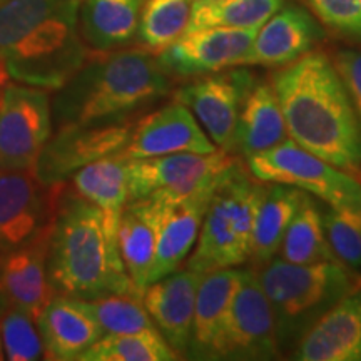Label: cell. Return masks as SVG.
Masks as SVG:
<instances>
[{"mask_svg":"<svg viewBox=\"0 0 361 361\" xmlns=\"http://www.w3.org/2000/svg\"><path fill=\"white\" fill-rule=\"evenodd\" d=\"M271 84L293 142L346 173L360 171L361 126L331 57L311 51Z\"/></svg>","mask_w":361,"mask_h":361,"instance_id":"1","label":"cell"},{"mask_svg":"<svg viewBox=\"0 0 361 361\" xmlns=\"http://www.w3.org/2000/svg\"><path fill=\"white\" fill-rule=\"evenodd\" d=\"M80 0L0 4V78L56 92L90 57L79 30Z\"/></svg>","mask_w":361,"mask_h":361,"instance_id":"2","label":"cell"},{"mask_svg":"<svg viewBox=\"0 0 361 361\" xmlns=\"http://www.w3.org/2000/svg\"><path fill=\"white\" fill-rule=\"evenodd\" d=\"M171 87L173 78L154 54L141 47L94 52L51 99L54 126L133 121L168 96Z\"/></svg>","mask_w":361,"mask_h":361,"instance_id":"3","label":"cell"},{"mask_svg":"<svg viewBox=\"0 0 361 361\" xmlns=\"http://www.w3.org/2000/svg\"><path fill=\"white\" fill-rule=\"evenodd\" d=\"M47 274L57 295L75 300L142 295L126 273L117 236L107 229L102 211L66 184L52 221Z\"/></svg>","mask_w":361,"mask_h":361,"instance_id":"4","label":"cell"},{"mask_svg":"<svg viewBox=\"0 0 361 361\" xmlns=\"http://www.w3.org/2000/svg\"><path fill=\"white\" fill-rule=\"evenodd\" d=\"M256 274L273 310L279 348L300 341L331 306L355 291L336 261L295 264L274 256Z\"/></svg>","mask_w":361,"mask_h":361,"instance_id":"5","label":"cell"},{"mask_svg":"<svg viewBox=\"0 0 361 361\" xmlns=\"http://www.w3.org/2000/svg\"><path fill=\"white\" fill-rule=\"evenodd\" d=\"M264 184L238 161L216 186L186 268L206 274L251 258L252 228Z\"/></svg>","mask_w":361,"mask_h":361,"instance_id":"6","label":"cell"},{"mask_svg":"<svg viewBox=\"0 0 361 361\" xmlns=\"http://www.w3.org/2000/svg\"><path fill=\"white\" fill-rule=\"evenodd\" d=\"M247 171L261 183L301 189L336 209L361 211V183L350 173L305 151L291 139L247 157Z\"/></svg>","mask_w":361,"mask_h":361,"instance_id":"7","label":"cell"},{"mask_svg":"<svg viewBox=\"0 0 361 361\" xmlns=\"http://www.w3.org/2000/svg\"><path fill=\"white\" fill-rule=\"evenodd\" d=\"M239 159L231 152H179L129 159V201L142 197L183 200L214 188Z\"/></svg>","mask_w":361,"mask_h":361,"instance_id":"8","label":"cell"},{"mask_svg":"<svg viewBox=\"0 0 361 361\" xmlns=\"http://www.w3.org/2000/svg\"><path fill=\"white\" fill-rule=\"evenodd\" d=\"M49 90L6 82L0 90V171H34L52 135Z\"/></svg>","mask_w":361,"mask_h":361,"instance_id":"9","label":"cell"},{"mask_svg":"<svg viewBox=\"0 0 361 361\" xmlns=\"http://www.w3.org/2000/svg\"><path fill=\"white\" fill-rule=\"evenodd\" d=\"M279 353L274 314L256 269H243L211 360H274Z\"/></svg>","mask_w":361,"mask_h":361,"instance_id":"10","label":"cell"},{"mask_svg":"<svg viewBox=\"0 0 361 361\" xmlns=\"http://www.w3.org/2000/svg\"><path fill=\"white\" fill-rule=\"evenodd\" d=\"M64 184L47 186L34 171H0V261L52 224Z\"/></svg>","mask_w":361,"mask_h":361,"instance_id":"11","label":"cell"},{"mask_svg":"<svg viewBox=\"0 0 361 361\" xmlns=\"http://www.w3.org/2000/svg\"><path fill=\"white\" fill-rule=\"evenodd\" d=\"M135 121L56 128L35 162V178L54 186L66 183L75 171L90 162L119 154L128 146Z\"/></svg>","mask_w":361,"mask_h":361,"instance_id":"12","label":"cell"},{"mask_svg":"<svg viewBox=\"0 0 361 361\" xmlns=\"http://www.w3.org/2000/svg\"><path fill=\"white\" fill-rule=\"evenodd\" d=\"M256 79L251 71L228 67L183 85L174 99L192 112L216 147L231 152L239 111Z\"/></svg>","mask_w":361,"mask_h":361,"instance_id":"13","label":"cell"},{"mask_svg":"<svg viewBox=\"0 0 361 361\" xmlns=\"http://www.w3.org/2000/svg\"><path fill=\"white\" fill-rule=\"evenodd\" d=\"M258 29L206 27L186 30L156 59L171 78H201L241 64Z\"/></svg>","mask_w":361,"mask_h":361,"instance_id":"14","label":"cell"},{"mask_svg":"<svg viewBox=\"0 0 361 361\" xmlns=\"http://www.w3.org/2000/svg\"><path fill=\"white\" fill-rule=\"evenodd\" d=\"M216 149L192 112L174 99L152 114L135 121L128 146L119 154L126 159H142L179 152L204 154Z\"/></svg>","mask_w":361,"mask_h":361,"instance_id":"15","label":"cell"},{"mask_svg":"<svg viewBox=\"0 0 361 361\" xmlns=\"http://www.w3.org/2000/svg\"><path fill=\"white\" fill-rule=\"evenodd\" d=\"M322 37V27L306 8L283 6L259 27L239 66L284 67L313 51Z\"/></svg>","mask_w":361,"mask_h":361,"instance_id":"16","label":"cell"},{"mask_svg":"<svg viewBox=\"0 0 361 361\" xmlns=\"http://www.w3.org/2000/svg\"><path fill=\"white\" fill-rule=\"evenodd\" d=\"M202 274L184 268L147 284L142 303L152 323L178 355H186L196 305V293Z\"/></svg>","mask_w":361,"mask_h":361,"instance_id":"17","label":"cell"},{"mask_svg":"<svg viewBox=\"0 0 361 361\" xmlns=\"http://www.w3.org/2000/svg\"><path fill=\"white\" fill-rule=\"evenodd\" d=\"M216 186L202 189L183 200H162L161 197L159 231H157L156 256L149 284L174 273L191 255Z\"/></svg>","mask_w":361,"mask_h":361,"instance_id":"18","label":"cell"},{"mask_svg":"<svg viewBox=\"0 0 361 361\" xmlns=\"http://www.w3.org/2000/svg\"><path fill=\"white\" fill-rule=\"evenodd\" d=\"M300 361H361V291L331 306L298 341Z\"/></svg>","mask_w":361,"mask_h":361,"instance_id":"19","label":"cell"},{"mask_svg":"<svg viewBox=\"0 0 361 361\" xmlns=\"http://www.w3.org/2000/svg\"><path fill=\"white\" fill-rule=\"evenodd\" d=\"M52 224L29 245L0 261V290L12 306L27 311L35 319L44 306L57 295L47 274L49 239Z\"/></svg>","mask_w":361,"mask_h":361,"instance_id":"20","label":"cell"},{"mask_svg":"<svg viewBox=\"0 0 361 361\" xmlns=\"http://www.w3.org/2000/svg\"><path fill=\"white\" fill-rule=\"evenodd\" d=\"M44 360H79L104 335L102 328L75 298L56 295L37 316Z\"/></svg>","mask_w":361,"mask_h":361,"instance_id":"21","label":"cell"},{"mask_svg":"<svg viewBox=\"0 0 361 361\" xmlns=\"http://www.w3.org/2000/svg\"><path fill=\"white\" fill-rule=\"evenodd\" d=\"M161 197H142L126 202L117 226V246L126 273L137 291L149 284L156 256L161 218Z\"/></svg>","mask_w":361,"mask_h":361,"instance_id":"22","label":"cell"},{"mask_svg":"<svg viewBox=\"0 0 361 361\" xmlns=\"http://www.w3.org/2000/svg\"><path fill=\"white\" fill-rule=\"evenodd\" d=\"M288 130L273 84L256 79L239 111L231 154L251 157L286 141Z\"/></svg>","mask_w":361,"mask_h":361,"instance_id":"23","label":"cell"},{"mask_svg":"<svg viewBox=\"0 0 361 361\" xmlns=\"http://www.w3.org/2000/svg\"><path fill=\"white\" fill-rule=\"evenodd\" d=\"M241 271L224 268L202 274L194 305L191 340L186 351L191 358L211 360L214 343L239 286Z\"/></svg>","mask_w":361,"mask_h":361,"instance_id":"24","label":"cell"},{"mask_svg":"<svg viewBox=\"0 0 361 361\" xmlns=\"http://www.w3.org/2000/svg\"><path fill=\"white\" fill-rule=\"evenodd\" d=\"M144 0H80L79 30L94 52L124 49L135 40Z\"/></svg>","mask_w":361,"mask_h":361,"instance_id":"25","label":"cell"},{"mask_svg":"<svg viewBox=\"0 0 361 361\" xmlns=\"http://www.w3.org/2000/svg\"><path fill=\"white\" fill-rule=\"evenodd\" d=\"M74 191L102 211L107 229L117 236L121 213L129 201V159L112 154L71 176Z\"/></svg>","mask_w":361,"mask_h":361,"instance_id":"26","label":"cell"},{"mask_svg":"<svg viewBox=\"0 0 361 361\" xmlns=\"http://www.w3.org/2000/svg\"><path fill=\"white\" fill-rule=\"evenodd\" d=\"M306 192L279 183L263 186L252 228V246L250 261L256 268L268 263L278 255L286 229L300 209Z\"/></svg>","mask_w":361,"mask_h":361,"instance_id":"27","label":"cell"},{"mask_svg":"<svg viewBox=\"0 0 361 361\" xmlns=\"http://www.w3.org/2000/svg\"><path fill=\"white\" fill-rule=\"evenodd\" d=\"M278 255L281 259L295 264L336 261L324 234L322 207L310 194H306L300 209L288 226Z\"/></svg>","mask_w":361,"mask_h":361,"instance_id":"28","label":"cell"},{"mask_svg":"<svg viewBox=\"0 0 361 361\" xmlns=\"http://www.w3.org/2000/svg\"><path fill=\"white\" fill-rule=\"evenodd\" d=\"M192 0H144L135 40L157 56L188 30Z\"/></svg>","mask_w":361,"mask_h":361,"instance_id":"29","label":"cell"},{"mask_svg":"<svg viewBox=\"0 0 361 361\" xmlns=\"http://www.w3.org/2000/svg\"><path fill=\"white\" fill-rule=\"evenodd\" d=\"M283 6L284 0H216L192 4L188 30L206 27L259 29Z\"/></svg>","mask_w":361,"mask_h":361,"instance_id":"30","label":"cell"},{"mask_svg":"<svg viewBox=\"0 0 361 361\" xmlns=\"http://www.w3.org/2000/svg\"><path fill=\"white\" fill-rule=\"evenodd\" d=\"M179 355L171 348L159 329L129 335H102L79 361H174Z\"/></svg>","mask_w":361,"mask_h":361,"instance_id":"31","label":"cell"},{"mask_svg":"<svg viewBox=\"0 0 361 361\" xmlns=\"http://www.w3.org/2000/svg\"><path fill=\"white\" fill-rule=\"evenodd\" d=\"M141 296L142 295H135V293H116V295L79 301L99 323L104 335H107V333H111V335H129V333L157 329L142 303Z\"/></svg>","mask_w":361,"mask_h":361,"instance_id":"32","label":"cell"},{"mask_svg":"<svg viewBox=\"0 0 361 361\" xmlns=\"http://www.w3.org/2000/svg\"><path fill=\"white\" fill-rule=\"evenodd\" d=\"M322 214L333 256L350 274L355 291H361V211L326 206Z\"/></svg>","mask_w":361,"mask_h":361,"instance_id":"33","label":"cell"},{"mask_svg":"<svg viewBox=\"0 0 361 361\" xmlns=\"http://www.w3.org/2000/svg\"><path fill=\"white\" fill-rule=\"evenodd\" d=\"M0 336L6 360L35 361L44 358V343L37 319L27 311L11 305L0 319Z\"/></svg>","mask_w":361,"mask_h":361,"instance_id":"34","label":"cell"},{"mask_svg":"<svg viewBox=\"0 0 361 361\" xmlns=\"http://www.w3.org/2000/svg\"><path fill=\"white\" fill-rule=\"evenodd\" d=\"M314 16L333 32L361 42V0H306Z\"/></svg>","mask_w":361,"mask_h":361,"instance_id":"35","label":"cell"},{"mask_svg":"<svg viewBox=\"0 0 361 361\" xmlns=\"http://www.w3.org/2000/svg\"><path fill=\"white\" fill-rule=\"evenodd\" d=\"M333 66L345 84L355 114L361 126V47L338 49L331 57Z\"/></svg>","mask_w":361,"mask_h":361,"instance_id":"36","label":"cell"},{"mask_svg":"<svg viewBox=\"0 0 361 361\" xmlns=\"http://www.w3.org/2000/svg\"><path fill=\"white\" fill-rule=\"evenodd\" d=\"M11 308V301H8V298L6 296V293L0 290V319L4 318V314H6V311Z\"/></svg>","mask_w":361,"mask_h":361,"instance_id":"37","label":"cell"},{"mask_svg":"<svg viewBox=\"0 0 361 361\" xmlns=\"http://www.w3.org/2000/svg\"><path fill=\"white\" fill-rule=\"evenodd\" d=\"M0 360H6V353H4V345H2V336H0Z\"/></svg>","mask_w":361,"mask_h":361,"instance_id":"38","label":"cell"},{"mask_svg":"<svg viewBox=\"0 0 361 361\" xmlns=\"http://www.w3.org/2000/svg\"><path fill=\"white\" fill-rule=\"evenodd\" d=\"M204 2H216V0H192V4H204Z\"/></svg>","mask_w":361,"mask_h":361,"instance_id":"39","label":"cell"},{"mask_svg":"<svg viewBox=\"0 0 361 361\" xmlns=\"http://www.w3.org/2000/svg\"><path fill=\"white\" fill-rule=\"evenodd\" d=\"M4 84H6V82H4L2 78H0V90H2V85H4Z\"/></svg>","mask_w":361,"mask_h":361,"instance_id":"40","label":"cell"},{"mask_svg":"<svg viewBox=\"0 0 361 361\" xmlns=\"http://www.w3.org/2000/svg\"><path fill=\"white\" fill-rule=\"evenodd\" d=\"M4 2H6V0H0V4H4Z\"/></svg>","mask_w":361,"mask_h":361,"instance_id":"41","label":"cell"}]
</instances>
